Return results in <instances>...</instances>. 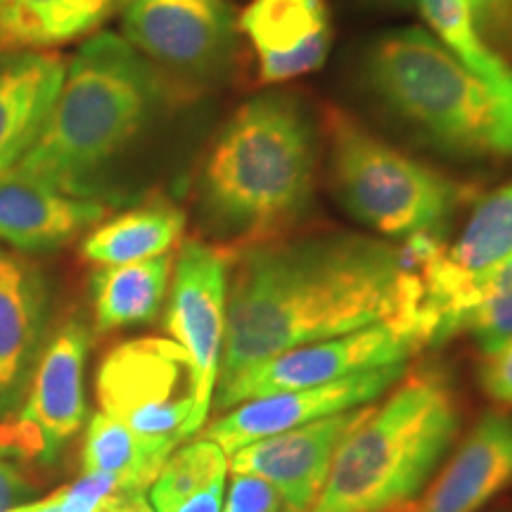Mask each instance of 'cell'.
<instances>
[{
  "label": "cell",
  "mask_w": 512,
  "mask_h": 512,
  "mask_svg": "<svg viewBox=\"0 0 512 512\" xmlns=\"http://www.w3.org/2000/svg\"><path fill=\"white\" fill-rule=\"evenodd\" d=\"M373 403L252 441L228 458L230 470L271 484L283 501V512H309L323 491L339 444L366 418Z\"/></svg>",
  "instance_id": "13"
},
{
  "label": "cell",
  "mask_w": 512,
  "mask_h": 512,
  "mask_svg": "<svg viewBox=\"0 0 512 512\" xmlns=\"http://www.w3.org/2000/svg\"><path fill=\"white\" fill-rule=\"evenodd\" d=\"M425 344L418 330L403 323H377L342 337L302 344L219 384L216 408L228 411L256 396L318 387L366 370L406 363Z\"/></svg>",
  "instance_id": "10"
},
{
  "label": "cell",
  "mask_w": 512,
  "mask_h": 512,
  "mask_svg": "<svg viewBox=\"0 0 512 512\" xmlns=\"http://www.w3.org/2000/svg\"><path fill=\"white\" fill-rule=\"evenodd\" d=\"M420 297L418 268L399 247L368 235L275 238L245 247L228 278L216 387L287 349L377 323H403L425 337Z\"/></svg>",
  "instance_id": "1"
},
{
  "label": "cell",
  "mask_w": 512,
  "mask_h": 512,
  "mask_svg": "<svg viewBox=\"0 0 512 512\" xmlns=\"http://www.w3.org/2000/svg\"><path fill=\"white\" fill-rule=\"evenodd\" d=\"M221 512H283V501L278 491L261 477L235 472Z\"/></svg>",
  "instance_id": "27"
},
{
  "label": "cell",
  "mask_w": 512,
  "mask_h": 512,
  "mask_svg": "<svg viewBox=\"0 0 512 512\" xmlns=\"http://www.w3.org/2000/svg\"><path fill=\"white\" fill-rule=\"evenodd\" d=\"M67 60L53 50L0 53V174L22 157L46 128L60 98Z\"/></svg>",
  "instance_id": "18"
},
{
  "label": "cell",
  "mask_w": 512,
  "mask_h": 512,
  "mask_svg": "<svg viewBox=\"0 0 512 512\" xmlns=\"http://www.w3.org/2000/svg\"><path fill=\"white\" fill-rule=\"evenodd\" d=\"M512 256V183L486 195L467 219L444 261L463 275H479Z\"/></svg>",
  "instance_id": "25"
},
{
  "label": "cell",
  "mask_w": 512,
  "mask_h": 512,
  "mask_svg": "<svg viewBox=\"0 0 512 512\" xmlns=\"http://www.w3.org/2000/svg\"><path fill=\"white\" fill-rule=\"evenodd\" d=\"M174 451L176 444L140 437L121 420L98 411L83 434L81 467L114 477L128 494L145 496Z\"/></svg>",
  "instance_id": "22"
},
{
  "label": "cell",
  "mask_w": 512,
  "mask_h": 512,
  "mask_svg": "<svg viewBox=\"0 0 512 512\" xmlns=\"http://www.w3.org/2000/svg\"><path fill=\"white\" fill-rule=\"evenodd\" d=\"M228 470L226 451L200 437L166 458L147 501L155 512H221Z\"/></svg>",
  "instance_id": "23"
},
{
  "label": "cell",
  "mask_w": 512,
  "mask_h": 512,
  "mask_svg": "<svg viewBox=\"0 0 512 512\" xmlns=\"http://www.w3.org/2000/svg\"><path fill=\"white\" fill-rule=\"evenodd\" d=\"M330 176L339 202L382 238L439 233L467 188L384 143L349 112L325 110Z\"/></svg>",
  "instance_id": "6"
},
{
  "label": "cell",
  "mask_w": 512,
  "mask_h": 512,
  "mask_svg": "<svg viewBox=\"0 0 512 512\" xmlns=\"http://www.w3.org/2000/svg\"><path fill=\"white\" fill-rule=\"evenodd\" d=\"M91 332L79 318L50 332L31 373L24 406L0 420V453L53 465L86 422V373Z\"/></svg>",
  "instance_id": "8"
},
{
  "label": "cell",
  "mask_w": 512,
  "mask_h": 512,
  "mask_svg": "<svg viewBox=\"0 0 512 512\" xmlns=\"http://www.w3.org/2000/svg\"><path fill=\"white\" fill-rule=\"evenodd\" d=\"M463 332H470L484 358L512 342V256L482 273V290L463 320Z\"/></svg>",
  "instance_id": "26"
},
{
  "label": "cell",
  "mask_w": 512,
  "mask_h": 512,
  "mask_svg": "<svg viewBox=\"0 0 512 512\" xmlns=\"http://www.w3.org/2000/svg\"><path fill=\"white\" fill-rule=\"evenodd\" d=\"M185 230V214L164 197H152L114 219L98 223L81 242L83 261L121 266L171 254Z\"/></svg>",
  "instance_id": "19"
},
{
  "label": "cell",
  "mask_w": 512,
  "mask_h": 512,
  "mask_svg": "<svg viewBox=\"0 0 512 512\" xmlns=\"http://www.w3.org/2000/svg\"><path fill=\"white\" fill-rule=\"evenodd\" d=\"M124 38L162 72L211 76L230 60L235 22L226 0H128Z\"/></svg>",
  "instance_id": "11"
},
{
  "label": "cell",
  "mask_w": 512,
  "mask_h": 512,
  "mask_svg": "<svg viewBox=\"0 0 512 512\" xmlns=\"http://www.w3.org/2000/svg\"><path fill=\"white\" fill-rule=\"evenodd\" d=\"M105 214L98 197L67 190L19 166L0 174V242L15 252H53L98 226Z\"/></svg>",
  "instance_id": "14"
},
{
  "label": "cell",
  "mask_w": 512,
  "mask_h": 512,
  "mask_svg": "<svg viewBox=\"0 0 512 512\" xmlns=\"http://www.w3.org/2000/svg\"><path fill=\"white\" fill-rule=\"evenodd\" d=\"M233 259L226 249L202 240H185L174 259L164 330L188 354L195 387V408L185 439L202 430L214 401L226 339L228 273Z\"/></svg>",
  "instance_id": "9"
},
{
  "label": "cell",
  "mask_w": 512,
  "mask_h": 512,
  "mask_svg": "<svg viewBox=\"0 0 512 512\" xmlns=\"http://www.w3.org/2000/svg\"><path fill=\"white\" fill-rule=\"evenodd\" d=\"M477 27L494 29L496 34L512 31V0H467Z\"/></svg>",
  "instance_id": "30"
},
{
  "label": "cell",
  "mask_w": 512,
  "mask_h": 512,
  "mask_svg": "<svg viewBox=\"0 0 512 512\" xmlns=\"http://www.w3.org/2000/svg\"><path fill=\"white\" fill-rule=\"evenodd\" d=\"M10 512H62V510H60V505H57L55 496L50 494L48 498H43V501L22 503V505H17V508H12Z\"/></svg>",
  "instance_id": "31"
},
{
  "label": "cell",
  "mask_w": 512,
  "mask_h": 512,
  "mask_svg": "<svg viewBox=\"0 0 512 512\" xmlns=\"http://www.w3.org/2000/svg\"><path fill=\"white\" fill-rule=\"evenodd\" d=\"M171 273H174L171 254L136 261V264L100 266L91 275L95 330L110 335V332L152 323L164 306Z\"/></svg>",
  "instance_id": "20"
},
{
  "label": "cell",
  "mask_w": 512,
  "mask_h": 512,
  "mask_svg": "<svg viewBox=\"0 0 512 512\" xmlns=\"http://www.w3.org/2000/svg\"><path fill=\"white\" fill-rule=\"evenodd\" d=\"M266 86L299 79L323 67L332 46L325 0H249L238 17Z\"/></svg>",
  "instance_id": "16"
},
{
  "label": "cell",
  "mask_w": 512,
  "mask_h": 512,
  "mask_svg": "<svg viewBox=\"0 0 512 512\" xmlns=\"http://www.w3.org/2000/svg\"><path fill=\"white\" fill-rule=\"evenodd\" d=\"M434 38L477 74L486 86L512 100V67L486 43L467 0H418Z\"/></svg>",
  "instance_id": "24"
},
{
  "label": "cell",
  "mask_w": 512,
  "mask_h": 512,
  "mask_svg": "<svg viewBox=\"0 0 512 512\" xmlns=\"http://www.w3.org/2000/svg\"><path fill=\"white\" fill-rule=\"evenodd\" d=\"M48 280L22 252L0 247V420L17 413L46 342Z\"/></svg>",
  "instance_id": "15"
},
{
  "label": "cell",
  "mask_w": 512,
  "mask_h": 512,
  "mask_svg": "<svg viewBox=\"0 0 512 512\" xmlns=\"http://www.w3.org/2000/svg\"><path fill=\"white\" fill-rule=\"evenodd\" d=\"M318 138L304 102L287 93L247 100L221 128L200 171L197 197L211 230L240 245L275 240L304 214Z\"/></svg>",
  "instance_id": "2"
},
{
  "label": "cell",
  "mask_w": 512,
  "mask_h": 512,
  "mask_svg": "<svg viewBox=\"0 0 512 512\" xmlns=\"http://www.w3.org/2000/svg\"><path fill=\"white\" fill-rule=\"evenodd\" d=\"M403 375H406V363H394V366L366 370L344 380L318 384V387L256 396V399L228 408L202 432V437L216 441L230 458L252 441L373 403Z\"/></svg>",
  "instance_id": "12"
},
{
  "label": "cell",
  "mask_w": 512,
  "mask_h": 512,
  "mask_svg": "<svg viewBox=\"0 0 512 512\" xmlns=\"http://www.w3.org/2000/svg\"><path fill=\"white\" fill-rule=\"evenodd\" d=\"M117 0H0V53L53 50L93 34Z\"/></svg>",
  "instance_id": "21"
},
{
  "label": "cell",
  "mask_w": 512,
  "mask_h": 512,
  "mask_svg": "<svg viewBox=\"0 0 512 512\" xmlns=\"http://www.w3.org/2000/svg\"><path fill=\"white\" fill-rule=\"evenodd\" d=\"M119 512H155V510H152L147 496H131L124 505H121Z\"/></svg>",
  "instance_id": "32"
},
{
  "label": "cell",
  "mask_w": 512,
  "mask_h": 512,
  "mask_svg": "<svg viewBox=\"0 0 512 512\" xmlns=\"http://www.w3.org/2000/svg\"><path fill=\"white\" fill-rule=\"evenodd\" d=\"M34 496V484L29 482L10 456L0 453V512H10L17 505L29 503Z\"/></svg>",
  "instance_id": "29"
},
{
  "label": "cell",
  "mask_w": 512,
  "mask_h": 512,
  "mask_svg": "<svg viewBox=\"0 0 512 512\" xmlns=\"http://www.w3.org/2000/svg\"><path fill=\"white\" fill-rule=\"evenodd\" d=\"M117 3H124V5H126V3H128V0H117Z\"/></svg>",
  "instance_id": "34"
},
{
  "label": "cell",
  "mask_w": 512,
  "mask_h": 512,
  "mask_svg": "<svg viewBox=\"0 0 512 512\" xmlns=\"http://www.w3.org/2000/svg\"><path fill=\"white\" fill-rule=\"evenodd\" d=\"M512 484V415L489 411L448 460L415 512H479Z\"/></svg>",
  "instance_id": "17"
},
{
  "label": "cell",
  "mask_w": 512,
  "mask_h": 512,
  "mask_svg": "<svg viewBox=\"0 0 512 512\" xmlns=\"http://www.w3.org/2000/svg\"><path fill=\"white\" fill-rule=\"evenodd\" d=\"M375 100L439 150L472 159L512 157V100L472 74L420 27L384 31L363 55Z\"/></svg>",
  "instance_id": "5"
},
{
  "label": "cell",
  "mask_w": 512,
  "mask_h": 512,
  "mask_svg": "<svg viewBox=\"0 0 512 512\" xmlns=\"http://www.w3.org/2000/svg\"><path fill=\"white\" fill-rule=\"evenodd\" d=\"M366 3L380 10H408L413 8L415 0H366Z\"/></svg>",
  "instance_id": "33"
},
{
  "label": "cell",
  "mask_w": 512,
  "mask_h": 512,
  "mask_svg": "<svg viewBox=\"0 0 512 512\" xmlns=\"http://www.w3.org/2000/svg\"><path fill=\"white\" fill-rule=\"evenodd\" d=\"M95 394L102 413L140 437L178 446L195 408L188 354L174 339H126L102 356Z\"/></svg>",
  "instance_id": "7"
},
{
  "label": "cell",
  "mask_w": 512,
  "mask_h": 512,
  "mask_svg": "<svg viewBox=\"0 0 512 512\" xmlns=\"http://www.w3.org/2000/svg\"><path fill=\"white\" fill-rule=\"evenodd\" d=\"M458 427L451 382L437 370H415L339 444L309 512H389L408 503L453 446Z\"/></svg>",
  "instance_id": "4"
},
{
  "label": "cell",
  "mask_w": 512,
  "mask_h": 512,
  "mask_svg": "<svg viewBox=\"0 0 512 512\" xmlns=\"http://www.w3.org/2000/svg\"><path fill=\"white\" fill-rule=\"evenodd\" d=\"M479 380L491 401L512 408V342L505 344L498 354L484 358Z\"/></svg>",
  "instance_id": "28"
},
{
  "label": "cell",
  "mask_w": 512,
  "mask_h": 512,
  "mask_svg": "<svg viewBox=\"0 0 512 512\" xmlns=\"http://www.w3.org/2000/svg\"><path fill=\"white\" fill-rule=\"evenodd\" d=\"M166 95L169 83L162 69L124 36L88 38L67 64L46 128L17 166L67 190L93 195L100 171L145 136Z\"/></svg>",
  "instance_id": "3"
}]
</instances>
